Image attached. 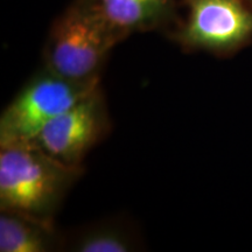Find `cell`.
<instances>
[{"instance_id":"6da1fadb","label":"cell","mask_w":252,"mask_h":252,"mask_svg":"<svg viewBox=\"0 0 252 252\" xmlns=\"http://www.w3.org/2000/svg\"><path fill=\"white\" fill-rule=\"evenodd\" d=\"M0 210L53 220L83 173L33 143L0 147Z\"/></svg>"},{"instance_id":"7a4b0ae2","label":"cell","mask_w":252,"mask_h":252,"mask_svg":"<svg viewBox=\"0 0 252 252\" xmlns=\"http://www.w3.org/2000/svg\"><path fill=\"white\" fill-rule=\"evenodd\" d=\"M121 41L88 0H72L50 26L43 67L70 81H99L110 53Z\"/></svg>"},{"instance_id":"3957f363","label":"cell","mask_w":252,"mask_h":252,"mask_svg":"<svg viewBox=\"0 0 252 252\" xmlns=\"http://www.w3.org/2000/svg\"><path fill=\"white\" fill-rule=\"evenodd\" d=\"M99 81L75 82L42 67L0 116V147L32 143L43 127L89 94Z\"/></svg>"},{"instance_id":"277c9868","label":"cell","mask_w":252,"mask_h":252,"mask_svg":"<svg viewBox=\"0 0 252 252\" xmlns=\"http://www.w3.org/2000/svg\"><path fill=\"white\" fill-rule=\"evenodd\" d=\"M187 15L174 40L189 50L229 56L252 41V6L247 0H184Z\"/></svg>"},{"instance_id":"5b68a950","label":"cell","mask_w":252,"mask_h":252,"mask_svg":"<svg viewBox=\"0 0 252 252\" xmlns=\"http://www.w3.org/2000/svg\"><path fill=\"white\" fill-rule=\"evenodd\" d=\"M109 128L108 106L100 87H97L48 123L32 143L65 165L81 167Z\"/></svg>"},{"instance_id":"8992f818","label":"cell","mask_w":252,"mask_h":252,"mask_svg":"<svg viewBox=\"0 0 252 252\" xmlns=\"http://www.w3.org/2000/svg\"><path fill=\"white\" fill-rule=\"evenodd\" d=\"M122 40L171 23L178 0H88Z\"/></svg>"},{"instance_id":"52a82bcc","label":"cell","mask_w":252,"mask_h":252,"mask_svg":"<svg viewBox=\"0 0 252 252\" xmlns=\"http://www.w3.org/2000/svg\"><path fill=\"white\" fill-rule=\"evenodd\" d=\"M64 248L53 220H40L23 214L0 213V251L50 252Z\"/></svg>"},{"instance_id":"ba28073f","label":"cell","mask_w":252,"mask_h":252,"mask_svg":"<svg viewBox=\"0 0 252 252\" xmlns=\"http://www.w3.org/2000/svg\"><path fill=\"white\" fill-rule=\"evenodd\" d=\"M64 248L74 252H133L140 250V238L126 223L110 220L82 229L64 239Z\"/></svg>"},{"instance_id":"9c48e42d","label":"cell","mask_w":252,"mask_h":252,"mask_svg":"<svg viewBox=\"0 0 252 252\" xmlns=\"http://www.w3.org/2000/svg\"><path fill=\"white\" fill-rule=\"evenodd\" d=\"M247 1L249 2V4H250V5L252 6V0H247Z\"/></svg>"}]
</instances>
